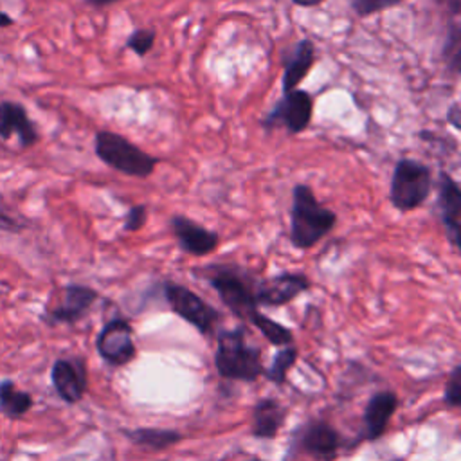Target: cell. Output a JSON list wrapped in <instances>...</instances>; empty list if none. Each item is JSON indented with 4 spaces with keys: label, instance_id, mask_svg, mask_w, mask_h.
<instances>
[{
    "label": "cell",
    "instance_id": "6da1fadb",
    "mask_svg": "<svg viewBox=\"0 0 461 461\" xmlns=\"http://www.w3.org/2000/svg\"><path fill=\"white\" fill-rule=\"evenodd\" d=\"M335 211L322 205L308 184L294 185L290 207V243L295 249L308 250L315 247L335 229Z\"/></svg>",
    "mask_w": 461,
    "mask_h": 461
},
{
    "label": "cell",
    "instance_id": "7a4b0ae2",
    "mask_svg": "<svg viewBox=\"0 0 461 461\" xmlns=\"http://www.w3.org/2000/svg\"><path fill=\"white\" fill-rule=\"evenodd\" d=\"M216 342L214 366L223 378L254 382L261 375V351L247 344L245 328L223 330L218 333Z\"/></svg>",
    "mask_w": 461,
    "mask_h": 461
},
{
    "label": "cell",
    "instance_id": "3957f363",
    "mask_svg": "<svg viewBox=\"0 0 461 461\" xmlns=\"http://www.w3.org/2000/svg\"><path fill=\"white\" fill-rule=\"evenodd\" d=\"M94 151L97 158L108 167L133 178H148L153 175L158 158L135 146L124 135L101 130L94 139Z\"/></svg>",
    "mask_w": 461,
    "mask_h": 461
},
{
    "label": "cell",
    "instance_id": "277c9868",
    "mask_svg": "<svg viewBox=\"0 0 461 461\" xmlns=\"http://www.w3.org/2000/svg\"><path fill=\"white\" fill-rule=\"evenodd\" d=\"M432 187V169L421 160L402 157L393 169L389 202L400 212H411L429 200Z\"/></svg>",
    "mask_w": 461,
    "mask_h": 461
},
{
    "label": "cell",
    "instance_id": "5b68a950",
    "mask_svg": "<svg viewBox=\"0 0 461 461\" xmlns=\"http://www.w3.org/2000/svg\"><path fill=\"white\" fill-rule=\"evenodd\" d=\"M202 276L234 315L249 319L258 310L254 299L256 283L243 268L236 265H207Z\"/></svg>",
    "mask_w": 461,
    "mask_h": 461
},
{
    "label": "cell",
    "instance_id": "8992f818",
    "mask_svg": "<svg viewBox=\"0 0 461 461\" xmlns=\"http://www.w3.org/2000/svg\"><path fill=\"white\" fill-rule=\"evenodd\" d=\"M313 117V97L303 88H294L285 92L283 97L272 106V110L263 117L261 126L285 128L290 135L303 133Z\"/></svg>",
    "mask_w": 461,
    "mask_h": 461
},
{
    "label": "cell",
    "instance_id": "52a82bcc",
    "mask_svg": "<svg viewBox=\"0 0 461 461\" xmlns=\"http://www.w3.org/2000/svg\"><path fill=\"white\" fill-rule=\"evenodd\" d=\"M164 297L169 308L187 321L191 326H194L200 333L212 331L220 313L214 306H211L207 301H203L200 295H196L193 290L185 288L184 285H178L175 281L164 283Z\"/></svg>",
    "mask_w": 461,
    "mask_h": 461
},
{
    "label": "cell",
    "instance_id": "ba28073f",
    "mask_svg": "<svg viewBox=\"0 0 461 461\" xmlns=\"http://www.w3.org/2000/svg\"><path fill=\"white\" fill-rule=\"evenodd\" d=\"M97 351L112 366H124L135 357L133 331L124 319L108 321L97 335Z\"/></svg>",
    "mask_w": 461,
    "mask_h": 461
},
{
    "label": "cell",
    "instance_id": "9c48e42d",
    "mask_svg": "<svg viewBox=\"0 0 461 461\" xmlns=\"http://www.w3.org/2000/svg\"><path fill=\"white\" fill-rule=\"evenodd\" d=\"M310 279L304 274L283 272L263 279L254 286V299L258 306H283L310 288Z\"/></svg>",
    "mask_w": 461,
    "mask_h": 461
},
{
    "label": "cell",
    "instance_id": "30bf717a",
    "mask_svg": "<svg viewBox=\"0 0 461 461\" xmlns=\"http://www.w3.org/2000/svg\"><path fill=\"white\" fill-rule=\"evenodd\" d=\"M169 227L178 247L191 256H207L214 252L220 243L218 232L196 223L184 214H175L169 220Z\"/></svg>",
    "mask_w": 461,
    "mask_h": 461
},
{
    "label": "cell",
    "instance_id": "8fae6325",
    "mask_svg": "<svg viewBox=\"0 0 461 461\" xmlns=\"http://www.w3.org/2000/svg\"><path fill=\"white\" fill-rule=\"evenodd\" d=\"M438 209L447 240L454 249H459V223H461V187L457 180L447 171L439 173L438 182Z\"/></svg>",
    "mask_w": 461,
    "mask_h": 461
},
{
    "label": "cell",
    "instance_id": "7c38bea8",
    "mask_svg": "<svg viewBox=\"0 0 461 461\" xmlns=\"http://www.w3.org/2000/svg\"><path fill=\"white\" fill-rule=\"evenodd\" d=\"M50 380L61 400L67 403H76L83 398L86 389V371L81 360L58 358L52 364Z\"/></svg>",
    "mask_w": 461,
    "mask_h": 461
},
{
    "label": "cell",
    "instance_id": "4fadbf2b",
    "mask_svg": "<svg viewBox=\"0 0 461 461\" xmlns=\"http://www.w3.org/2000/svg\"><path fill=\"white\" fill-rule=\"evenodd\" d=\"M13 135L18 137V142L23 149L34 146L38 142V130L32 124L31 117L23 104L16 101H2L0 103V139L7 140Z\"/></svg>",
    "mask_w": 461,
    "mask_h": 461
},
{
    "label": "cell",
    "instance_id": "5bb4252c",
    "mask_svg": "<svg viewBox=\"0 0 461 461\" xmlns=\"http://www.w3.org/2000/svg\"><path fill=\"white\" fill-rule=\"evenodd\" d=\"M97 297L99 294L90 286L67 285L61 303L47 313V321L52 324H72L90 310Z\"/></svg>",
    "mask_w": 461,
    "mask_h": 461
},
{
    "label": "cell",
    "instance_id": "9a60e30c",
    "mask_svg": "<svg viewBox=\"0 0 461 461\" xmlns=\"http://www.w3.org/2000/svg\"><path fill=\"white\" fill-rule=\"evenodd\" d=\"M315 63V45L312 40L303 38L290 49L283 52V94L299 86V83L308 76Z\"/></svg>",
    "mask_w": 461,
    "mask_h": 461
},
{
    "label": "cell",
    "instance_id": "2e32d148",
    "mask_svg": "<svg viewBox=\"0 0 461 461\" xmlns=\"http://www.w3.org/2000/svg\"><path fill=\"white\" fill-rule=\"evenodd\" d=\"M340 447L339 432L326 421H310L301 434V448L315 457H333Z\"/></svg>",
    "mask_w": 461,
    "mask_h": 461
},
{
    "label": "cell",
    "instance_id": "e0dca14e",
    "mask_svg": "<svg viewBox=\"0 0 461 461\" xmlns=\"http://www.w3.org/2000/svg\"><path fill=\"white\" fill-rule=\"evenodd\" d=\"M398 405V398L391 391H380L373 394L364 409V425H366V438L376 439L385 432V427L394 414Z\"/></svg>",
    "mask_w": 461,
    "mask_h": 461
},
{
    "label": "cell",
    "instance_id": "ac0fdd59",
    "mask_svg": "<svg viewBox=\"0 0 461 461\" xmlns=\"http://www.w3.org/2000/svg\"><path fill=\"white\" fill-rule=\"evenodd\" d=\"M286 409L274 398H263L256 403L252 414V434L261 439L274 438L285 423Z\"/></svg>",
    "mask_w": 461,
    "mask_h": 461
},
{
    "label": "cell",
    "instance_id": "d6986e66",
    "mask_svg": "<svg viewBox=\"0 0 461 461\" xmlns=\"http://www.w3.org/2000/svg\"><path fill=\"white\" fill-rule=\"evenodd\" d=\"M32 407V396L16 389L13 380L0 382V411L9 418H20Z\"/></svg>",
    "mask_w": 461,
    "mask_h": 461
},
{
    "label": "cell",
    "instance_id": "ffe728a7",
    "mask_svg": "<svg viewBox=\"0 0 461 461\" xmlns=\"http://www.w3.org/2000/svg\"><path fill=\"white\" fill-rule=\"evenodd\" d=\"M124 436L140 447L149 448H167L182 439V436L176 430H166V429H133L124 430Z\"/></svg>",
    "mask_w": 461,
    "mask_h": 461
},
{
    "label": "cell",
    "instance_id": "44dd1931",
    "mask_svg": "<svg viewBox=\"0 0 461 461\" xmlns=\"http://www.w3.org/2000/svg\"><path fill=\"white\" fill-rule=\"evenodd\" d=\"M247 321H249L250 324H254V326L263 333V337H265L270 344H274V346H288V344H292V340H294V335H292V331H290L286 326L276 322L274 319L267 317V315L261 313L259 310H256Z\"/></svg>",
    "mask_w": 461,
    "mask_h": 461
},
{
    "label": "cell",
    "instance_id": "7402d4cb",
    "mask_svg": "<svg viewBox=\"0 0 461 461\" xmlns=\"http://www.w3.org/2000/svg\"><path fill=\"white\" fill-rule=\"evenodd\" d=\"M295 358H297V349L288 344V346H283L272 358V364L270 367L267 369V378L276 382V384H283L286 380V375H288V369L295 364Z\"/></svg>",
    "mask_w": 461,
    "mask_h": 461
},
{
    "label": "cell",
    "instance_id": "603a6c76",
    "mask_svg": "<svg viewBox=\"0 0 461 461\" xmlns=\"http://www.w3.org/2000/svg\"><path fill=\"white\" fill-rule=\"evenodd\" d=\"M443 56L447 59V65H448L450 72L454 76H457L459 74V65H461V29H459L457 22H452V25L447 32Z\"/></svg>",
    "mask_w": 461,
    "mask_h": 461
},
{
    "label": "cell",
    "instance_id": "cb8c5ba5",
    "mask_svg": "<svg viewBox=\"0 0 461 461\" xmlns=\"http://www.w3.org/2000/svg\"><path fill=\"white\" fill-rule=\"evenodd\" d=\"M155 40H157V34L153 29H135L126 38L124 47L137 56H146L153 49Z\"/></svg>",
    "mask_w": 461,
    "mask_h": 461
},
{
    "label": "cell",
    "instance_id": "d4e9b609",
    "mask_svg": "<svg viewBox=\"0 0 461 461\" xmlns=\"http://www.w3.org/2000/svg\"><path fill=\"white\" fill-rule=\"evenodd\" d=\"M402 2L403 0H351V9L358 16H369L396 7Z\"/></svg>",
    "mask_w": 461,
    "mask_h": 461
},
{
    "label": "cell",
    "instance_id": "484cf974",
    "mask_svg": "<svg viewBox=\"0 0 461 461\" xmlns=\"http://www.w3.org/2000/svg\"><path fill=\"white\" fill-rule=\"evenodd\" d=\"M146 220H148V207L142 203L131 205L124 216L122 229L128 232H137L146 225Z\"/></svg>",
    "mask_w": 461,
    "mask_h": 461
},
{
    "label": "cell",
    "instance_id": "4316f807",
    "mask_svg": "<svg viewBox=\"0 0 461 461\" xmlns=\"http://www.w3.org/2000/svg\"><path fill=\"white\" fill-rule=\"evenodd\" d=\"M445 403L457 407L461 403V366H456L448 376L445 387Z\"/></svg>",
    "mask_w": 461,
    "mask_h": 461
},
{
    "label": "cell",
    "instance_id": "83f0119b",
    "mask_svg": "<svg viewBox=\"0 0 461 461\" xmlns=\"http://www.w3.org/2000/svg\"><path fill=\"white\" fill-rule=\"evenodd\" d=\"M23 227H25V225H23L18 218H14V216L9 214V211H7V207L4 205V200H2V196H0V230H5V232H20Z\"/></svg>",
    "mask_w": 461,
    "mask_h": 461
},
{
    "label": "cell",
    "instance_id": "f1b7e54d",
    "mask_svg": "<svg viewBox=\"0 0 461 461\" xmlns=\"http://www.w3.org/2000/svg\"><path fill=\"white\" fill-rule=\"evenodd\" d=\"M447 122H448L452 128H456V130L461 128V108H459L457 103H454V104L447 110Z\"/></svg>",
    "mask_w": 461,
    "mask_h": 461
},
{
    "label": "cell",
    "instance_id": "f546056e",
    "mask_svg": "<svg viewBox=\"0 0 461 461\" xmlns=\"http://www.w3.org/2000/svg\"><path fill=\"white\" fill-rule=\"evenodd\" d=\"M117 2H121V0H85V4L86 5H90V7H108V5H112V4H117Z\"/></svg>",
    "mask_w": 461,
    "mask_h": 461
},
{
    "label": "cell",
    "instance_id": "4dcf8cb0",
    "mask_svg": "<svg viewBox=\"0 0 461 461\" xmlns=\"http://www.w3.org/2000/svg\"><path fill=\"white\" fill-rule=\"evenodd\" d=\"M324 0H292L294 5H299V7H317L321 5Z\"/></svg>",
    "mask_w": 461,
    "mask_h": 461
},
{
    "label": "cell",
    "instance_id": "1f68e13d",
    "mask_svg": "<svg viewBox=\"0 0 461 461\" xmlns=\"http://www.w3.org/2000/svg\"><path fill=\"white\" fill-rule=\"evenodd\" d=\"M13 23H14V20L7 13L0 11V27H11Z\"/></svg>",
    "mask_w": 461,
    "mask_h": 461
},
{
    "label": "cell",
    "instance_id": "d6a6232c",
    "mask_svg": "<svg viewBox=\"0 0 461 461\" xmlns=\"http://www.w3.org/2000/svg\"><path fill=\"white\" fill-rule=\"evenodd\" d=\"M250 461H261V459H250Z\"/></svg>",
    "mask_w": 461,
    "mask_h": 461
},
{
    "label": "cell",
    "instance_id": "836d02e7",
    "mask_svg": "<svg viewBox=\"0 0 461 461\" xmlns=\"http://www.w3.org/2000/svg\"><path fill=\"white\" fill-rule=\"evenodd\" d=\"M394 461H400V459H394Z\"/></svg>",
    "mask_w": 461,
    "mask_h": 461
}]
</instances>
